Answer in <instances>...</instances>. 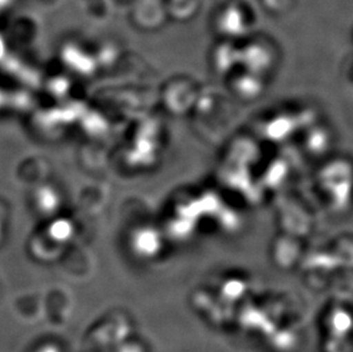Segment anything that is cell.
<instances>
[{
	"instance_id": "cell-1",
	"label": "cell",
	"mask_w": 353,
	"mask_h": 352,
	"mask_svg": "<svg viewBox=\"0 0 353 352\" xmlns=\"http://www.w3.org/2000/svg\"><path fill=\"white\" fill-rule=\"evenodd\" d=\"M201 90L190 77L179 76L168 80L160 93V99L167 113L184 116L196 108Z\"/></svg>"
},
{
	"instance_id": "cell-2",
	"label": "cell",
	"mask_w": 353,
	"mask_h": 352,
	"mask_svg": "<svg viewBox=\"0 0 353 352\" xmlns=\"http://www.w3.org/2000/svg\"><path fill=\"white\" fill-rule=\"evenodd\" d=\"M240 68L263 77L270 76L276 69L280 57L270 43L250 41L239 46Z\"/></svg>"
},
{
	"instance_id": "cell-3",
	"label": "cell",
	"mask_w": 353,
	"mask_h": 352,
	"mask_svg": "<svg viewBox=\"0 0 353 352\" xmlns=\"http://www.w3.org/2000/svg\"><path fill=\"white\" fill-rule=\"evenodd\" d=\"M231 93L243 102H254L260 99L267 88V77L238 68L227 77Z\"/></svg>"
},
{
	"instance_id": "cell-4",
	"label": "cell",
	"mask_w": 353,
	"mask_h": 352,
	"mask_svg": "<svg viewBox=\"0 0 353 352\" xmlns=\"http://www.w3.org/2000/svg\"><path fill=\"white\" fill-rule=\"evenodd\" d=\"M210 67L217 76H230L231 73L240 68L239 46L234 45V40L224 39L217 45L210 57Z\"/></svg>"
},
{
	"instance_id": "cell-5",
	"label": "cell",
	"mask_w": 353,
	"mask_h": 352,
	"mask_svg": "<svg viewBox=\"0 0 353 352\" xmlns=\"http://www.w3.org/2000/svg\"><path fill=\"white\" fill-rule=\"evenodd\" d=\"M219 30L223 35L224 39L234 40L243 36L246 30V22L243 14L236 7H230L221 14L217 23Z\"/></svg>"
},
{
	"instance_id": "cell-6",
	"label": "cell",
	"mask_w": 353,
	"mask_h": 352,
	"mask_svg": "<svg viewBox=\"0 0 353 352\" xmlns=\"http://www.w3.org/2000/svg\"><path fill=\"white\" fill-rule=\"evenodd\" d=\"M34 352H62L59 346L55 344H43L39 346Z\"/></svg>"
}]
</instances>
